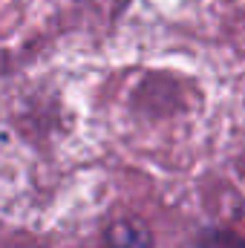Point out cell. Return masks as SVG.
I'll use <instances>...</instances> for the list:
<instances>
[{"instance_id": "6da1fadb", "label": "cell", "mask_w": 245, "mask_h": 248, "mask_svg": "<svg viewBox=\"0 0 245 248\" xmlns=\"http://www.w3.org/2000/svg\"><path fill=\"white\" fill-rule=\"evenodd\" d=\"M104 248H153V234L138 217H122L107 225Z\"/></svg>"}, {"instance_id": "7a4b0ae2", "label": "cell", "mask_w": 245, "mask_h": 248, "mask_svg": "<svg viewBox=\"0 0 245 248\" xmlns=\"http://www.w3.org/2000/svg\"><path fill=\"white\" fill-rule=\"evenodd\" d=\"M193 248H243V243H240V237H237V234H225V231H211V234L199 237Z\"/></svg>"}]
</instances>
